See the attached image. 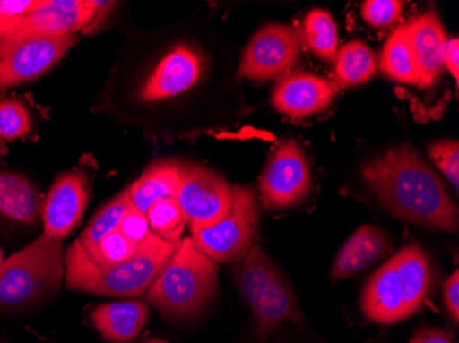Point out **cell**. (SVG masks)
<instances>
[{"instance_id": "cell-1", "label": "cell", "mask_w": 459, "mask_h": 343, "mask_svg": "<svg viewBox=\"0 0 459 343\" xmlns=\"http://www.w3.org/2000/svg\"><path fill=\"white\" fill-rule=\"evenodd\" d=\"M362 174L373 194L394 218L428 228L458 231V206L410 144L394 147L368 162Z\"/></svg>"}, {"instance_id": "cell-2", "label": "cell", "mask_w": 459, "mask_h": 343, "mask_svg": "<svg viewBox=\"0 0 459 343\" xmlns=\"http://www.w3.org/2000/svg\"><path fill=\"white\" fill-rule=\"evenodd\" d=\"M179 244L162 241L151 232L127 262L115 267L100 268L89 259L77 239L68 247L64 257L66 286L71 290L95 296L118 298L143 296Z\"/></svg>"}, {"instance_id": "cell-3", "label": "cell", "mask_w": 459, "mask_h": 343, "mask_svg": "<svg viewBox=\"0 0 459 343\" xmlns=\"http://www.w3.org/2000/svg\"><path fill=\"white\" fill-rule=\"evenodd\" d=\"M218 290V265L190 236L180 241L144 296L167 316L186 319L212 303Z\"/></svg>"}, {"instance_id": "cell-4", "label": "cell", "mask_w": 459, "mask_h": 343, "mask_svg": "<svg viewBox=\"0 0 459 343\" xmlns=\"http://www.w3.org/2000/svg\"><path fill=\"white\" fill-rule=\"evenodd\" d=\"M64 265L62 241L46 234L13 254L0 267V311L27 308L56 293Z\"/></svg>"}, {"instance_id": "cell-5", "label": "cell", "mask_w": 459, "mask_h": 343, "mask_svg": "<svg viewBox=\"0 0 459 343\" xmlns=\"http://www.w3.org/2000/svg\"><path fill=\"white\" fill-rule=\"evenodd\" d=\"M233 276L245 303L254 312L259 337H267L285 322L303 324V314L288 278L259 246L238 262Z\"/></svg>"}, {"instance_id": "cell-6", "label": "cell", "mask_w": 459, "mask_h": 343, "mask_svg": "<svg viewBox=\"0 0 459 343\" xmlns=\"http://www.w3.org/2000/svg\"><path fill=\"white\" fill-rule=\"evenodd\" d=\"M259 223V206L254 191L234 185L233 205L226 218L208 228L192 229V239L213 262L234 264L242 262L256 246Z\"/></svg>"}, {"instance_id": "cell-7", "label": "cell", "mask_w": 459, "mask_h": 343, "mask_svg": "<svg viewBox=\"0 0 459 343\" xmlns=\"http://www.w3.org/2000/svg\"><path fill=\"white\" fill-rule=\"evenodd\" d=\"M113 2L98 0H45L32 9L10 30V38L25 36H66L89 33L109 14Z\"/></svg>"}, {"instance_id": "cell-8", "label": "cell", "mask_w": 459, "mask_h": 343, "mask_svg": "<svg viewBox=\"0 0 459 343\" xmlns=\"http://www.w3.org/2000/svg\"><path fill=\"white\" fill-rule=\"evenodd\" d=\"M76 41V35L6 36L0 48V89L38 79L50 71Z\"/></svg>"}, {"instance_id": "cell-9", "label": "cell", "mask_w": 459, "mask_h": 343, "mask_svg": "<svg viewBox=\"0 0 459 343\" xmlns=\"http://www.w3.org/2000/svg\"><path fill=\"white\" fill-rule=\"evenodd\" d=\"M190 229L208 228L221 223L234 200V185L213 170L197 165L180 167L177 194Z\"/></svg>"}, {"instance_id": "cell-10", "label": "cell", "mask_w": 459, "mask_h": 343, "mask_svg": "<svg viewBox=\"0 0 459 343\" xmlns=\"http://www.w3.org/2000/svg\"><path fill=\"white\" fill-rule=\"evenodd\" d=\"M259 185L268 209L291 208L308 195L311 174L298 141L289 139L274 150L263 169Z\"/></svg>"}, {"instance_id": "cell-11", "label": "cell", "mask_w": 459, "mask_h": 343, "mask_svg": "<svg viewBox=\"0 0 459 343\" xmlns=\"http://www.w3.org/2000/svg\"><path fill=\"white\" fill-rule=\"evenodd\" d=\"M299 56L300 40L293 28L265 25L247 43L238 73L254 81H268L290 71L298 64Z\"/></svg>"}, {"instance_id": "cell-12", "label": "cell", "mask_w": 459, "mask_h": 343, "mask_svg": "<svg viewBox=\"0 0 459 343\" xmlns=\"http://www.w3.org/2000/svg\"><path fill=\"white\" fill-rule=\"evenodd\" d=\"M89 197V180L84 172L72 170L58 176L41 209L43 234L56 241L68 236L86 210Z\"/></svg>"}, {"instance_id": "cell-13", "label": "cell", "mask_w": 459, "mask_h": 343, "mask_svg": "<svg viewBox=\"0 0 459 343\" xmlns=\"http://www.w3.org/2000/svg\"><path fill=\"white\" fill-rule=\"evenodd\" d=\"M339 85L324 77L304 72H290L281 77L273 94L278 112L293 118L309 117L326 109L333 102Z\"/></svg>"}, {"instance_id": "cell-14", "label": "cell", "mask_w": 459, "mask_h": 343, "mask_svg": "<svg viewBox=\"0 0 459 343\" xmlns=\"http://www.w3.org/2000/svg\"><path fill=\"white\" fill-rule=\"evenodd\" d=\"M201 56L189 46H178L164 56L141 91L143 102L175 97L192 89L201 74Z\"/></svg>"}, {"instance_id": "cell-15", "label": "cell", "mask_w": 459, "mask_h": 343, "mask_svg": "<svg viewBox=\"0 0 459 343\" xmlns=\"http://www.w3.org/2000/svg\"><path fill=\"white\" fill-rule=\"evenodd\" d=\"M415 61L419 66V87L429 89L445 68L447 36L435 12H428L407 22Z\"/></svg>"}, {"instance_id": "cell-16", "label": "cell", "mask_w": 459, "mask_h": 343, "mask_svg": "<svg viewBox=\"0 0 459 343\" xmlns=\"http://www.w3.org/2000/svg\"><path fill=\"white\" fill-rule=\"evenodd\" d=\"M362 311L368 320L378 324H394L409 317L394 257L376 270L365 286Z\"/></svg>"}, {"instance_id": "cell-17", "label": "cell", "mask_w": 459, "mask_h": 343, "mask_svg": "<svg viewBox=\"0 0 459 343\" xmlns=\"http://www.w3.org/2000/svg\"><path fill=\"white\" fill-rule=\"evenodd\" d=\"M389 250L388 235L378 227H359L342 244L333 262L330 275L334 280L351 278L377 262Z\"/></svg>"}, {"instance_id": "cell-18", "label": "cell", "mask_w": 459, "mask_h": 343, "mask_svg": "<svg viewBox=\"0 0 459 343\" xmlns=\"http://www.w3.org/2000/svg\"><path fill=\"white\" fill-rule=\"evenodd\" d=\"M149 319V308L142 301H116L102 304L90 314L92 326L105 339L116 343L133 342Z\"/></svg>"}, {"instance_id": "cell-19", "label": "cell", "mask_w": 459, "mask_h": 343, "mask_svg": "<svg viewBox=\"0 0 459 343\" xmlns=\"http://www.w3.org/2000/svg\"><path fill=\"white\" fill-rule=\"evenodd\" d=\"M40 195L20 174L0 170V214L15 223L35 226L41 218Z\"/></svg>"}, {"instance_id": "cell-20", "label": "cell", "mask_w": 459, "mask_h": 343, "mask_svg": "<svg viewBox=\"0 0 459 343\" xmlns=\"http://www.w3.org/2000/svg\"><path fill=\"white\" fill-rule=\"evenodd\" d=\"M394 259L403 288L404 306L410 317L419 311L427 298L432 280V268L427 253L417 244H410L399 250Z\"/></svg>"}, {"instance_id": "cell-21", "label": "cell", "mask_w": 459, "mask_h": 343, "mask_svg": "<svg viewBox=\"0 0 459 343\" xmlns=\"http://www.w3.org/2000/svg\"><path fill=\"white\" fill-rule=\"evenodd\" d=\"M180 184V167L174 164H156L149 167L130 188L131 202L142 213L160 200L177 197Z\"/></svg>"}, {"instance_id": "cell-22", "label": "cell", "mask_w": 459, "mask_h": 343, "mask_svg": "<svg viewBox=\"0 0 459 343\" xmlns=\"http://www.w3.org/2000/svg\"><path fill=\"white\" fill-rule=\"evenodd\" d=\"M381 71L389 79L419 85L420 74L407 25L396 28L381 53Z\"/></svg>"}, {"instance_id": "cell-23", "label": "cell", "mask_w": 459, "mask_h": 343, "mask_svg": "<svg viewBox=\"0 0 459 343\" xmlns=\"http://www.w3.org/2000/svg\"><path fill=\"white\" fill-rule=\"evenodd\" d=\"M377 71V59L371 48L360 40L348 41L337 51L336 81L339 87H355L368 81Z\"/></svg>"}, {"instance_id": "cell-24", "label": "cell", "mask_w": 459, "mask_h": 343, "mask_svg": "<svg viewBox=\"0 0 459 343\" xmlns=\"http://www.w3.org/2000/svg\"><path fill=\"white\" fill-rule=\"evenodd\" d=\"M133 206L130 193L123 191L117 197L102 206L90 221L89 226L82 231L79 242L86 250H92L107 235L115 231L120 226L124 214Z\"/></svg>"}, {"instance_id": "cell-25", "label": "cell", "mask_w": 459, "mask_h": 343, "mask_svg": "<svg viewBox=\"0 0 459 343\" xmlns=\"http://www.w3.org/2000/svg\"><path fill=\"white\" fill-rule=\"evenodd\" d=\"M304 36L312 53L321 56L325 61L336 59L339 48L337 25L329 13L314 9L304 20Z\"/></svg>"}, {"instance_id": "cell-26", "label": "cell", "mask_w": 459, "mask_h": 343, "mask_svg": "<svg viewBox=\"0 0 459 343\" xmlns=\"http://www.w3.org/2000/svg\"><path fill=\"white\" fill-rule=\"evenodd\" d=\"M146 218H148L152 234L156 235L162 241L169 244H179L182 241L187 220L177 197L165 198L152 205L146 213Z\"/></svg>"}, {"instance_id": "cell-27", "label": "cell", "mask_w": 459, "mask_h": 343, "mask_svg": "<svg viewBox=\"0 0 459 343\" xmlns=\"http://www.w3.org/2000/svg\"><path fill=\"white\" fill-rule=\"evenodd\" d=\"M136 247L138 246L128 241L118 229H115L107 235L94 249L86 250L84 247L82 249L95 265L100 268H110L127 262L136 252Z\"/></svg>"}, {"instance_id": "cell-28", "label": "cell", "mask_w": 459, "mask_h": 343, "mask_svg": "<svg viewBox=\"0 0 459 343\" xmlns=\"http://www.w3.org/2000/svg\"><path fill=\"white\" fill-rule=\"evenodd\" d=\"M32 125V116L24 103L13 98L0 100V138L7 141L25 138Z\"/></svg>"}, {"instance_id": "cell-29", "label": "cell", "mask_w": 459, "mask_h": 343, "mask_svg": "<svg viewBox=\"0 0 459 343\" xmlns=\"http://www.w3.org/2000/svg\"><path fill=\"white\" fill-rule=\"evenodd\" d=\"M430 159L436 167L450 180L455 191L459 188V144L456 141H439L430 144Z\"/></svg>"}, {"instance_id": "cell-30", "label": "cell", "mask_w": 459, "mask_h": 343, "mask_svg": "<svg viewBox=\"0 0 459 343\" xmlns=\"http://www.w3.org/2000/svg\"><path fill=\"white\" fill-rule=\"evenodd\" d=\"M403 12L398 0H368L362 4V17L370 27L388 28L394 25Z\"/></svg>"}, {"instance_id": "cell-31", "label": "cell", "mask_w": 459, "mask_h": 343, "mask_svg": "<svg viewBox=\"0 0 459 343\" xmlns=\"http://www.w3.org/2000/svg\"><path fill=\"white\" fill-rule=\"evenodd\" d=\"M35 2L32 0H0V48L10 30L20 22Z\"/></svg>"}, {"instance_id": "cell-32", "label": "cell", "mask_w": 459, "mask_h": 343, "mask_svg": "<svg viewBox=\"0 0 459 343\" xmlns=\"http://www.w3.org/2000/svg\"><path fill=\"white\" fill-rule=\"evenodd\" d=\"M117 229L136 246L141 244L146 239V236L151 234V227H149L146 214L139 211L134 205L128 209L127 213L124 214L123 220H121Z\"/></svg>"}, {"instance_id": "cell-33", "label": "cell", "mask_w": 459, "mask_h": 343, "mask_svg": "<svg viewBox=\"0 0 459 343\" xmlns=\"http://www.w3.org/2000/svg\"><path fill=\"white\" fill-rule=\"evenodd\" d=\"M443 298H445L446 308L453 317L454 323L459 322V272L458 270L446 280L443 287Z\"/></svg>"}, {"instance_id": "cell-34", "label": "cell", "mask_w": 459, "mask_h": 343, "mask_svg": "<svg viewBox=\"0 0 459 343\" xmlns=\"http://www.w3.org/2000/svg\"><path fill=\"white\" fill-rule=\"evenodd\" d=\"M409 343H455V340L445 330L425 329L417 332Z\"/></svg>"}, {"instance_id": "cell-35", "label": "cell", "mask_w": 459, "mask_h": 343, "mask_svg": "<svg viewBox=\"0 0 459 343\" xmlns=\"http://www.w3.org/2000/svg\"><path fill=\"white\" fill-rule=\"evenodd\" d=\"M459 40L456 38L447 40L445 50V66L456 82L459 80Z\"/></svg>"}, {"instance_id": "cell-36", "label": "cell", "mask_w": 459, "mask_h": 343, "mask_svg": "<svg viewBox=\"0 0 459 343\" xmlns=\"http://www.w3.org/2000/svg\"><path fill=\"white\" fill-rule=\"evenodd\" d=\"M146 343H169V342H165V340H161V339H152V340H149V342H146Z\"/></svg>"}, {"instance_id": "cell-37", "label": "cell", "mask_w": 459, "mask_h": 343, "mask_svg": "<svg viewBox=\"0 0 459 343\" xmlns=\"http://www.w3.org/2000/svg\"><path fill=\"white\" fill-rule=\"evenodd\" d=\"M2 264H4V252L0 249V267H2Z\"/></svg>"}]
</instances>
